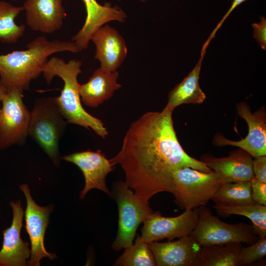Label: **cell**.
I'll list each match as a JSON object with an SVG mask.
<instances>
[{
	"label": "cell",
	"instance_id": "obj_1",
	"mask_svg": "<svg viewBox=\"0 0 266 266\" xmlns=\"http://www.w3.org/2000/svg\"><path fill=\"white\" fill-rule=\"evenodd\" d=\"M172 112L165 106L161 112L146 113L132 123L120 151L109 160L122 167L127 186L147 200L160 192L172 194L173 175L179 168L212 170L183 150L174 130Z\"/></svg>",
	"mask_w": 266,
	"mask_h": 266
},
{
	"label": "cell",
	"instance_id": "obj_2",
	"mask_svg": "<svg viewBox=\"0 0 266 266\" xmlns=\"http://www.w3.org/2000/svg\"><path fill=\"white\" fill-rule=\"evenodd\" d=\"M27 49L0 55V85L7 90L29 89L32 80L38 78L51 55L64 51H79L73 42L48 40L40 36L27 45Z\"/></svg>",
	"mask_w": 266,
	"mask_h": 266
},
{
	"label": "cell",
	"instance_id": "obj_3",
	"mask_svg": "<svg viewBox=\"0 0 266 266\" xmlns=\"http://www.w3.org/2000/svg\"><path fill=\"white\" fill-rule=\"evenodd\" d=\"M80 60L73 59L66 62L56 57L50 58L43 70V77L48 84L57 76L64 81L60 95L56 97L60 110L67 123L76 124L88 130H93L104 138L108 132L103 123L91 115L83 107L79 91L77 77L82 73Z\"/></svg>",
	"mask_w": 266,
	"mask_h": 266
},
{
	"label": "cell",
	"instance_id": "obj_4",
	"mask_svg": "<svg viewBox=\"0 0 266 266\" xmlns=\"http://www.w3.org/2000/svg\"><path fill=\"white\" fill-rule=\"evenodd\" d=\"M67 121L61 113L55 97L36 99L30 111L29 136L52 160L59 166V142L64 136Z\"/></svg>",
	"mask_w": 266,
	"mask_h": 266
},
{
	"label": "cell",
	"instance_id": "obj_5",
	"mask_svg": "<svg viewBox=\"0 0 266 266\" xmlns=\"http://www.w3.org/2000/svg\"><path fill=\"white\" fill-rule=\"evenodd\" d=\"M112 191L118 206V227L112 247L119 251L133 244L139 226L153 211L149 200L136 195L125 182H116Z\"/></svg>",
	"mask_w": 266,
	"mask_h": 266
},
{
	"label": "cell",
	"instance_id": "obj_6",
	"mask_svg": "<svg viewBox=\"0 0 266 266\" xmlns=\"http://www.w3.org/2000/svg\"><path fill=\"white\" fill-rule=\"evenodd\" d=\"M173 182L175 202L184 210L205 205L222 184L214 171H202L188 166L175 171Z\"/></svg>",
	"mask_w": 266,
	"mask_h": 266
},
{
	"label": "cell",
	"instance_id": "obj_7",
	"mask_svg": "<svg viewBox=\"0 0 266 266\" xmlns=\"http://www.w3.org/2000/svg\"><path fill=\"white\" fill-rule=\"evenodd\" d=\"M197 210L198 223L190 235L201 246L233 242L251 245L260 238L252 224L225 223L213 215L210 208L205 205L198 207Z\"/></svg>",
	"mask_w": 266,
	"mask_h": 266
},
{
	"label": "cell",
	"instance_id": "obj_8",
	"mask_svg": "<svg viewBox=\"0 0 266 266\" xmlns=\"http://www.w3.org/2000/svg\"><path fill=\"white\" fill-rule=\"evenodd\" d=\"M24 91L7 90L0 110V150L14 145H23L28 136L30 111L23 101Z\"/></svg>",
	"mask_w": 266,
	"mask_h": 266
},
{
	"label": "cell",
	"instance_id": "obj_9",
	"mask_svg": "<svg viewBox=\"0 0 266 266\" xmlns=\"http://www.w3.org/2000/svg\"><path fill=\"white\" fill-rule=\"evenodd\" d=\"M26 199L25 210V228L31 241V256L27 265L39 266L43 258L54 260L57 256L47 251L44 240L46 228L49 222V216L53 210V206H41L34 201L31 194V190L27 184L19 186Z\"/></svg>",
	"mask_w": 266,
	"mask_h": 266
},
{
	"label": "cell",
	"instance_id": "obj_10",
	"mask_svg": "<svg viewBox=\"0 0 266 266\" xmlns=\"http://www.w3.org/2000/svg\"><path fill=\"white\" fill-rule=\"evenodd\" d=\"M198 221L197 208L185 210L180 215L172 217H164L158 211L153 212L143 221L140 236L148 243L165 238L172 240L190 235Z\"/></svg>",
	"mask_w": 266,
	"mask_h": 266
},
{
	"label": "cell",
	"instance_id": "obj_11",
	"mask_svg": "<svg viewBox=\"0 0 266 266\" xmlns=\"http://www.w3.org/2000/svg\"><path fill=\"white\" fill-rule=\"evenodd\" d=\"M238 115L244 119L248 126L247 136L239 141L230 140L221 134H216L213 144L218 146L231 145L242 149L252 157L257 158L266 155V116L265 108L262 107L252 113L249 106L244 102L236 106Z\"/></svg>",
	"mask_w": 266,
	"mask_h": 266
},
{
	"label": "cell",
	"instance_id": "obj_12",
	"mask_svg": "<svg viewBox=\"0 0 266 266\" xmlns=\"http://www.w3.org/2000/svg\"><path fill=\"white\" fill-rule=\"evenodd\" d=\"M62 159L77 166L82 172L85 186L80 198L83 199L92 189L101 190L111 197V192L106 184L107 175L114 169V166L102 152L87 150L64 156Z\"/></svg>",
	"mask_w": 266,
	"mask_h": 266
},
{
	"label": "cell",
	"instance_id": "obj_13",
	"mask_svg": "<svg viewBox=\"0 0 266 266\" xmlns=\"http://www.w3.org/2000/svg\"><path fill=\"white\" fill-rule=\"evenodd\" d=\"M13 212L11 226L3 231L0 266H25L30 258V244L21 237L24 211L20 200L10 202Z\"/></svg>",
	"mask_w": 266,
	"mask_h": 266
},
{
	"label": "cell",
	"instance_id": "obj_14",
	"mask_svg": "<svg viewBox=\"0 0 266 266\" xmlns=\"http://www.w3.org/2000/svg\"><path fill=\"white\" fill-rule=\"evenodd\" d=\"M23 7L28 26L44 33L60 30L66 15L63 0H26Z\"/></svg>",
	"mask_w": 266,
	"mask_h": 266
},
{
	"label": "cell",
	"instance_id": "obj_15",
	"mask_svg": "<svg viewBox=\"0 0 266 266\" xmlns=\"http://www.w3.org/2000/svg\"><path fill=\"white\" fill-rule=\"evenodd\" d=\"M158 266H194L200 245L190 235L177 240L148 243Z\"/></svg>",
	"mask_w": 266,
	"mask_h": 266
},
{
	"label": "cell",
	"instance_id": "obj_16",
	"mask_svg": "<svg viewBox=\"0 0 266 266\" xmlns=\"http://www.w3.org/2000/svg\"><path fill=\"white\" fill-rule=\"evenodd\" d=\"M91 40L96 46L95 58L100 63V67L116 71L127 55L125 41L114 28L104 24L92 34Z\"/></svg>",
	"mask_w": 266,
	"mask_h": 266
},
{
	"label": "cell",
	"instance_id": "obj_17",
	"mask_svg": "<svg viewBox=\"0 0 266 266\" xmlns=\"http://www.w3.org/2000/svg\"><path fill=\"white\" fill-rule=\"evenodd\" d=\"M85 6L86 17L82 28L72 37V41L79 51L86 50L94 33L106 23L126 21L125 11L118 6H112L110 3L100 4L96 0H82Z\"/></svg>",
	"mask_w": 266,
	"mask_h": 266
},
{
	"label": "cell",
	"instance_id": "obj_18",
	"mask_svg": "<svg viewBox=\"0 0 266 266\" xmlns=\"http://www.w3.org/2000/svg\"><path fill=\"white\" fill-rule=\"evenodd\" d=\"M201 161L217 174L222 183L250 181L254 176L252 157L240 148L223 158L204 155Z\"/></svg>",
	"mask_w": 266,
	"mask_h": 266
},
{
	"label": "cell",
	"instance_id": "obj_19",
	"mask_svg": "<svg viewBox=\"0 0 266 266\" xmlns=\"http://www.w3.org/2000/svg\"><path fill=\"white\" fill-rule=\"evenodd\" d=\"M117 70L110 71L101 67L96 69L88 81L79 84L81 102L88 106L96 107L110 99L115 90L122 86L117 83Z\"/></svg>",
	"mask_w": 266,
	"mask_h": 266
},
{
	"label": "cell",
	"instance_id": "obj_20",
	"mask_svg": "<svg viewBox=\"0 0 266 266\" xmlns=\"http://www.w3.org/2000/svg\"><path fill=\"white\" fill-rule=\"evenodd\" d=\"M207 47L203 45L200 57L194 68L169 93L166 107L173 110L183 104L201 103L206 95L200 88L199 76L202 60Z\"/></svg>",
	"mask_w": 266,
	"mask_h": 266
},
{
	"label": "cell",
	"instance_id": "obj_21",
	"mask_svg": "<svg viewBox=\"0 0 266 266\" xmlns=\"http://www.w3.org/2000/svg\"><path fill=\"white\" fill-rule=\"evenodd\" d=\"M242 246L241 242L201 246L194 266H236Z\"/></svg>",
	"mask_w": 266,
	"mask_h": 266
},
{
	"label": "cell",
	"instance_id": "obj_22",
	"mask_svg": "<svg viewBox=\"0 0 266 266\" xmlns=\"http://www.w3.org/2000/svg\"><path fill=\"white\" fill-rule=\"evenodd\" d=\"M213 208L220 215H239L246 217L252 223L259 237L266 236V206L257 203L243 205L215 204Z\"/></svg>",
	"mask_w": 266,
	"mask_h": 266
},
{
	"label": "cell",
	"instance_id": "obj_23",
	"mask_svg": "<svg viewBox=\"0 0 266 266\" xmlns=\"http://www.w3.org/2000/svg\"><path fill=\"white\" fill-rule=\"evenodd\" d=\"M215 204L243 205L255 203L250 181L222 183L211 199Z\"/></svg>",
	"mask_w": 266,
	"mask_h": 266
},
{
	"label": "cell",
	"instance_id": "obj_24",
	"mask_svg": "<svg viewBox=\"0 0 266 266\" xmlns=\"http://www.w3.org/2000/svg\"><path fill=\"white\" fill-rule=\"evenodd\" d=\"M24 10L23 6H14L5 1H0V41L6 43L16 42L23 35L26 26L18 25L15 20Z\"/></svg>",
	"mask_w": 266,
	"mask_h": 266
},
{
	"label": "cell",
	"instance_id": "obj_25",
	"mask_svg": "<svg viewBox=\"0 0 266 266\" xmlns=\"http://www.w3.org/2000/svg\"><path fill=\"white\" fill-rule=\"evenodd\" d=\"M124 249L123 253L115 261V266H157L148 243L143 241L139 235H137L134 244Z\"/></svg>",
	"mask_w": 266,
	"mask_h": 266
},
{
	"label": "cell",
	"instance_id": "obj_26",
	"mask_svg": "<svg viewBox=\"0 0 266 266\" xmlns=\"http://www.w3.org/2000/svg\"><path fill=\"white\" fill-rule=\"evenodd\" d=\"M266 255V236L260 237L252 244L242 247L238 266L251 264L264 258Z\"/></svg>",
	"mask_w": 266,
	"mask_h": 266
},
{
	"label": "cell",
	"instance_id": "obj_27",
	"mask_svg": "<svg viewBox=\"0 0 266 266\" xmlns=\"http://www.w3.org/2000/svg\"><path fill=\"white\" fill-rule=\"evenodd\" d=\"M250 181L253 201L266 206V182L259 180L255 176Z\"/></svg>",
	"mask_w": 266,
	"mask_h": 266
},
{
	"label": "cell",
	"instance_id": "obj_28",
	"mask_svg": "<svg viewBox=\"0 0 266 266\" xmlns=\"http://www.w3.org/2000/svg\"><path fill=\"white\" fill-rule=\"evenodd\" d=\"M254 29L253 37L259 45L264 50H266V19L264 16L261 17V20L258 23L252 25Z\"/></svg>",
	"mask_w": 266,
	"mask_h": 266
},
{
	"label": "cell",
	"instance_id": "obj_29",
	"mask_svg": "<svg viewBox=\"0 0 266 266\" xmlns=\"http://www.w3.org/2000/svg\"><path fill=\"white\" fill-rule=\"evenodd\" d=\"M252 167L254 176L259 180L266 182V156H262L253 160Z\"/></svg>",
	"mask_w": 266,
	"mask_h": 266
},
{
	"label": "cell",
	"instance_id": "obj_30",
	"mask_svg": "<svg viewBox=\"0 0 266 266\" xmlns=\"http://www.w3.org/2000/svg\"><path fill=\"white\" fill-rule=\"evenodd\" d=\"M246 0H233V2L228 10V11L226 12V13L224 15V16L223 17L220 22L218 24V25L216 26L215 28L213 30L212 32L211 33L210 36L208 38L207 40L205 41V44L206 45H208L210 41L214 37L215 34L216 33V32L218 31V30L221 27L222 25L223 24V22L225 21V20L227 19V18L229 16V15L231 13V12L239 5L241 4L244 1H246Z\"/></svg>",
	"mask_w": 266,
	"mask_h": 266
},
{
	"label": "cell",
	"instance_id": "obj_31",
	"mask_svg": "<svg viewBox=\"0 0 266 266\" xmlns=\"http://www.w3.org/2000/svg\"><path fill=\"white\" fill-rule=\"evenodd\" d=\"M7 92V90L4 86L0 85V110L1 108V101Z\"/></svg>",
	"mask_w": 266,
	"mask_h": 266
},
{
	"label": "cell",
	"instance_id": "obj_32",
	"mask_svg": "<svg viewBox=\"0 0 266 266\" xmlns=\"http://www.w3.org/2000/svg\"><path fill=\"white\" fill-rule=\"evenodd\" d=\"M141 2H145L146 1H147L148 0H140Z\"/></svg>",
	"mask_w": 266,
	"mask_h": 266
},
{
	"label": "cell",
	"instance_id": "obj_33",
	"mask_svg": "<svg viewBox=\"0 0 266 266\" xmlns=\"http://www.w3.org/2000/svg\"></svg>",
	"mask_w": 266,
	"mask_h": 266
}]
</instances>
